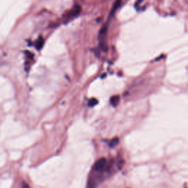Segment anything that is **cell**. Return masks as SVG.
<instances>
[{"instance_id": "6da1fadb", "label": "cell", "mask_w": 188, "mask_h": 188, "mask_svg": "<svg viewBox=\"0 0 188 188\" xmlns=\"http://www.w3.org/2000/svg\"><path fill=\"white\" fill-rule=\"evenodd\" d=\"M80 12H81L80 6H79V5H76V6L73 8L72 10L69 12V13L67 15L68 18V19L71 18H71H75V17H77V16L80 13Z\"/></svg>"}, {"instance_id": "7a4b0ae2", "label": "cell", "mask_w": 188, "mask_h": 188, "mask_svg": "<svg viewBox=\"0 0 188 188\" xmlns=\"http://www.w3.org/2000/svg\"><path fill=\"white\" fill-rule=\"evenodd\" d=\"M107 160L105 158H101V159H98L96 162L95 166H94V169L96 171H100L104 167H105V165H106Z\"/></svg>"}, {"instance_id": "3957f363", "label": "cell", "mask_w": 188, "mask_h": 188, "mask_svg": "<svg viewBox=\"0 0 188 188\" xmlns=\"http://www.w3.org/2000/svg\"><path fill=\"white\" fill-rule=\"evenodd\" d=\"M119 100H120L119 96H113L110 98L111 105H113V107H116L118 105V104Z\"/></svg>"}, {"instance_id": "277c9868", "label": "cell", "mask_w": 188, "mask_h": 188, "mask_svg": "<svg viewBox=\"0 0 188 188\" xmlns=\"http://www.w3.org/2000/svg\"><path fill=\"white\" fill-rule=\"evenodd\" d=\"M43 45H44V40L42 38H40L38 40L37 43H36V47H37L38 49H40L43 47Z\"/></svg>"}, {"instance_id": "5b68a950", "label": "cell", "mask_w": 188, "mask_h": 188, "mask_svg": "<svg viewBox=\"0 0 188 188\" xmlns=\"http://www.w3.org/2000/svg\"><path fill=\"white\" fill-rule=\"evenodd\" d=\"M118 142H119L118 138H114V139H113V140H111V141L109 142V147H111V148H112V147L116 146V145H117L118 143Z\"/></svg>"}, {"instance_id": "8992f818", "label": "cell", "mask_w": 188, "mask_h": 188, "mask_svg": "<svg viewBox=\"0 0 188 188\" xmlns=\"http://www.w3.org/2000/svg\"><path fill=\"white\" fill-rule=\"evenodd\" d=\"M98 104V100L96 98H91L90 101H88V105L90 107H94Z\"/></svg>"}, {"instance_id": "52a82bcc", "label": "cell", "mask_w": 188, "mask_h": 188, "mask_svg": "<svg viewBox=\"0 0 188 188\" xmlns=\"http://www.w3.org/2000/svg\"><path fill=\"white\" fill-rule=\"evenodd\" d=\"M121 0H117V1H116V4H115V5H114V7H113V13H114V12L116 11V10H117L118 8V7L120 6V5H121Z\"/></svg>"}]
</instances>
